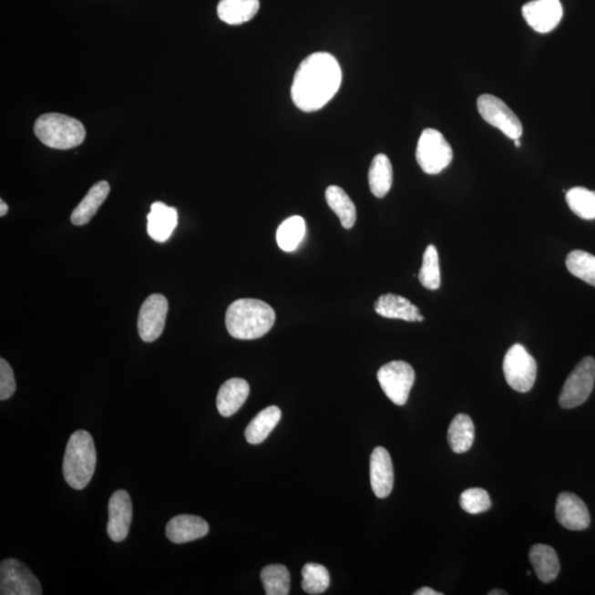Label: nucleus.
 I'll return each mask as SVG.
<instances>
[{
    "mask_svg": "<svg viewBox=\"0 0 595 595\" xmlns=\"http://www.w3.org/2000/svg\"><path fill=\"white\" fill-rule=\"evenodd\" d=\"M371 484L379 498H385L394 487V467L391 455L383 446L374 449L371 456Z\"/></svg>",
    "mask_w": 595,
    "mask_h": 595,
    "instance_id": "obj_15",
    "label": "nucleus"
},
{
    "mask_svg": "<svg viewBox=\"0 0 595 595\" xmlns=\"http://www.w3.org/2000/svg\"><path fill=\"white\" fill-rule=\"evenodd\" d=\"M0 594L41 595V584L30 569L17 559H6L0 565Z\"/></svg>",
    "mask_w": 595,
    "mask_h": 595,
    "instance_id": "obj_9",
    "label": "nucleus"
},
{
    "mask_svg": "<svg viewBox=\"0 0 595 595\" xmlns=\"http://www.w3.org/2000/svg\"><path fill=\"white\" fill-rule=\"evenodd\" d=\"M325 200L330 209L338 215L342 226L350 230L356 222V208L344 189L331 186L326 189Z\"/></svg>",
    "mask_w": 595,
    "mask_h": 595,
    "instance_id": "obj_26",
    "label": "nucleus"
},
{
    "mask_svg": "<svg viewBox=\"0 0 595 595\" xmlns=\"http://www.w3.org/2000/svg\"><path fill=\"white\" fill-rule=\"evenodd\" d=\"M15 392V381L12 366L6 360H0V399L6 400Z\"/></svg>",
    "mask_w": 595,
    "mask_h": 595,
    "instance_id": "obj_34",
    "label": "nucleus"
},
{
    "mask_svg": "<svg viewBox=\"0 0 595 595\" xmlns=\"http://www.w3.org/2000/svg\"><path fill=\"white\" fill-rule=\"evenodd\" d=\"M566 265L573 276L595 287V256L583 251H573L567 256Z\"/></svg>",
    "mask_w": 595,
    "mask_h": 595,
    "instance_id": "obj_30",
    "label": "nucleus"
},
{
    "mask_svg": "<svg viewBox=\"0 0 595 595\" xmlns=\"http://www.w3.org/2000/svg\"><path fill=\"white\" fill-rule=\"evenodd\" d=\"M303 589L309 594H321L330 587L328 569L319 563H307L303 569Z\"/></svg>",
    "mask_w": 595,
    "mask_h": 595,
    "instance_id": "obj_32",
    "label": "nucleus"
},
{
    "mask_svg": "<svg viewBox=\"0 0 595 595\" xmlns=\"http://www.w3.org/2000/svg\"><path fill=\"white\" fill-rule=\"evenodd\" d=\"M342 70L338 60L326 52H317L300 63L292 87L293 104L303 112L325 107L338 93Z\"/></svg>",
    "mask_w": 595,
    "mask_h": 595,
    "instance_id": "obj_1",
    "label": "nucleus"
},
{
    "mask_svg": "<svg viewBox=\"0 0 595 595\" xmlns=\"http://www.w3.org/2000/svg\"><path fill=\"white\" fill-rule=\"evenodd\" d=\"M415 159L424 172L438 175L449 167L454 159V151L440 131L426 128L420 135Z\"/></svg>",
    "mask_w": 595,
    "mask_h": 595,
    "instance_id": "obj_5",
    "label": "nucleus"
},
{
    "mask_svg": "<svg viewBox=\"0 0 595 595\" xmlns=\"http://www.w3.org/2000/svg\"><path fill=\"white\" fill-rule=\"evenodd\" d=\"M276 314L270 304L257 299H240L226 312L225 324L237 340H256L271 331Z\"/></svg>",
    "mask_w": 595,
    "mask_h": 595,
    "instance_id": "obj_2",
    "label": "nucleus"
},
{
    "mask_svg": "<svg viewBox=\"0 0 595 595\" xmlns=\"http://www.w3.org/2000/svg\"><path fill=\"white\" fill-rule=\"evenodd\" d=\"M374 309L383 318L404 320L408 323H423L425 320L419 309L412 302L394 293L383 294L379 297Z\"/></svg>",
    "mask_w": 595,
    "mask_h": 595,
    "instance_id": "obj_18",
    "label": "nucleus"
},
{
    "mask_svg": "<svg viewBox=\"0 0 595 595\" xmlns=\"http://www.w3.org/2000/svg\"><path fill=\"white\" fill-rule=\"evenodd\" d=\"M8 213V205L5 203L4 200H0V217H5Z\"/></svg>",
    "mask_w": 595,
    "mask_h": 595,
    "instance_id": "obj_36",
    "label": "nucleus"
},
{
    "mask_svg": "<svg viewBox=\"0 0 595 595\" xmlns=\"http://www.w3.org/2000/svg\"><path fill=\"white\" fill-rule=\"evenodd\" d=\"M178 225V212L175 208L168 207L162 202L151 205V210L147 217V231L152 240L158 243H165L170 239Z\"/></svg>",
    "mask_w": 595,
    "mask_h": 595,
    "instance_id": "obj_17",
    "label": "nucleus"
},
{
    "mask_svg": "<svg viewBox=\"0 0 595 595\" xmlns=\"http://www.w3.org/2000/svg\"><path fill=\"white\" fill-rule=\"evenodd\" d=\"M209 531V524L199 516L179 515L167 524L166 535L175 544H186L203 539Z\"/></svg>",
    "mask_w": 595,
    "mask_h": 595,
    "instance_id": "obj_16",
    "label": "nucleus"
},
{
    "mask_svg": "<svg viewBox=\"0 0 595 595\" xmlns=\"http://www.w3.org/2000/svg\"><path fill=\"white\" fill-rule=\"evenodd\" d=\"M415 595H442L441 592H436L431 588H421L418 591L415 592Z\"/></svg>",
    "mask_w": 595,
    "mask_h": 595,
    "instance_id": "obj_35",
    "label": "nucleus"
},
{
    "mask_svg": "<svg viewBox=\"0 0 595 595\" xmlns=\"http://www.w3.org/2000/svg\"><path fill=\"white\" fill-rule=\"evenodd\" d=\"M556 518L563 528L570 530L587 529L591 523L587 505L576 494L568 492L558 497Z\"/></svg>",
    "mask_w": 595,
    "mask_h": 595,
    "instance_id": "obj_14",
    "label": "nucleus"
},
{
    "mask_svg": "<svg viewBox=\"0 0 595 595\" xmlns=\"http://www.w3.org/2000/svg\"><path fill=\"white\" fill-rule=\"evenodd\" d=\"M110 187L108 181H99L89 189L81 203L73 210L71 222L76 226L86 225L91 221L108 199Z\"/></svg>",
    "mask_w": 595,
    "mask_h": 595,
    "instance_id": "obj_20",
    "label": "nucleus"
},
{
    "mask_svg": "<svg viewBox=\"0 0 595 595\" xmlns=\"http://www.w3.org/2000/svg\"><path fill=\"white\" fill-rule=\"evenodd\" d=\"M249 383L243 378H231L221 386L217 406L223 417L235 415L246 402L250 395Z\"/></svg>",
    "mask_w": 595,
    "mask_h": 595,
    "instance_id": "obj_19",
    "label": "nucleus"
},
{
    "mask_svg": "<svg viewBox=\"0 0 595 595\" xmlns=\"http://www.w3.org/2000/svg\"><path fill=\"white\" fill-rule=\"evenodd\" d=\"M477 109L486 122L501 130L508 138L519 139L523 134L519 118L501 98L484 94L477 99Z\"/></svg>",
    "mask_w": 595,
    "mask_h": 595,
    "instance_id": "obj_10",
    "label": "nucleus"
},
{
    "mask_svg": "<svg viewBox=\"0 0 595 595\" xmlns=\"http://www.w3.org/2000/svg\"><path fill=\"white\" fill-rule=\"evenodd\" d=\"M368 184L374 196L378 199L385 197L392 189L393 167L386 155L379 154L374 158L368 171Z\"/></svg>",
    "mask_w": 595,
    "mask_h": 595,
    "instance_id": "obj_25",
    "label": "nucleus"
},
{
    "mask_svg": "<svg viewBox=\"0 0 595 595\" xmlns=\"http://www.w3.org/2000/svg\"><path fill=\"white\" fill-rule=\"evenodd\" d=\"M595 383V361L584 357L567 378L559 397L562 408L572 409L581 406L591 395Z\"/></svg>",
    "mask_w": 595,
    "mask_h": 595,
    "instance_id": "obj_8",
    "label": "nucleus"
},
{
    "mask_svg": "<svg viewBox=\"0 0 595 595\" xmlns=\"http://www.w3.org/2000/svg\"><path fill=\"white\" fill-rule=\"evenodd\" d=\"M515 144H516V147H519L520 146V141L518 139H515Z\"/></svg>",
    "mask_w": 595,
    "mask_h": 595,
    "instance_id": "obj_38",
    "label": "nucleus"
},
{
    "mask_svg": "<svg viewBox=\"0 0 595 595\" xmlns=\"http://www.w3.org/2000/svg\"><path fill=\"white\" fill-rule=\"evenodd\" d=\"M474 438H476V429L472 419L465 414L456 415L447 429V442L452 451L456 454H465L471 449Z\"/></svg>",
    "mask_w": 595,
    "mask_h": 595,
    "instance_id": "obj_24",
    "label": "nucleus"
},
{
    "mask_svg": "<svg viewBox=\"0 0 595 595\" xmlns=\"http://www.w3.org/2000/svg\"><path fill=\"white\" fill-rule=\"evenodd\" d=\"M412 365L404 361H393L379 368L377 379L383 392L397 406L407 403L415 383Z\"/></svg>",
    "mask_w": 595,
    "mask_h": 595,
    "instance_id": "obj_7",
    "label": "nucleus"
},
{
    "mask_svg": "<svg viewBox=\"0 0 595 595\" xmlns=\"http://www.w3.org/2000/svg\"><path fill=\"white\" fill-rule=\"evenodd\" d=\"M529 559L540 581L549 583L559 575V559L552 547L541 544L531 547Z\"/></svg>",
    "mask_w": 595,
    "mask_h": 595,
    "instance_id": "obj_21",
    "label": "nucleus"
},
{
    "mask_svg": "<svg viewBox=\"0 0 595 595\" xmlns=\"http://www.w3.org/2000/svg\"><path fill=\"white\" fill-rule=\"evenodd\" d=\"M34 130L42 144L60 150L76 149L87 137L86 128L80 120L57 113L40 116L36 120Z\"/></svg>",
    "mask_w": 595,
    "mask_h": 595,
    "instance_id": "obj_4",
    "label": "nucleus"
},
{
    "mask_svg": "<svg viewBox=\"0 0 595 595\" xmlns=\"http://www.w3.org/2000/svg\"><path fill=\"white\" fill-rule=\"evenodd\" d=\"M169 309L168 300L162 294H151L142 303L138 317V332L142 341L150 344L162 334Z\"/></svg>",
    "mask_w": 595,
    "mask_h": 595,
    "instance_id": "obj_11",
    "label": "nucleus"
},
{
    "mask_svg": "<svg viewBox=\"0 0 595 595\" xmlns=\"http://www.w3.org/2000/svg\"><path fill=\"white\" fill-rule=\"evenodd\" d=\"M260 6V0H221L218 15L224 23L239 26L254 18Z\"/></svg>",
    "mask_w": 595,
    "mask_h": 595,
    "instance_id": "obj_22",
    "label": "nucleus"
},
{
    "mask_svg": "<svg viewBox=\"0 0 595 595\" xmlns=\"http://www.w3.org/2000/svg\"><path fill=\"white\" fill-rule=\"evenodd\" d=\"M567 203L573 213L583 220L595 219V192L586 188H573L567 192Z\"/></svg>",
    "mask_w": 595,
    "mask_h": 595,
    "instance_id": "obj_29",
    "label": "nucleus"
},
{
    "mask_svg": "<svg viewBox=\"0 0 595 595\" xmlns=\"http://www.w3.org/2000/svg\"><path fill=\"white\" fill-rule=\"evenodd\" d=\"M305 221L302 217H292L284 221L277 230L276 239L278 246L283 251H296L305 235Z\"/></svg>",
    "mask_w": 595,
    "mask_h": 595,
    "instance_id": "obj_27",
    "label": "nucleus"
},
{
    "mask_svg": "<svg viewBox=\"0 0 595 595\" xmlns=\"http://www.w3.org/2000/svg\"><path fill=\"white\" fill-rule=\"evenodd\" d=\"M267 595H287L291 592V573L282 565H270L261 573Z\"/></svg>",
    "mask_w": 595,
    "mask_h": 595,
    "instance_id": "obj_28",
    "label": "nucleus"
},
{
    "mask_svg": "<svg viewBox=\"0 0 595 595\" xmlns=\"http://www.w3.org/2000/svg\"><path fill=\"white\" fill-rule=\"evenodd\" d=\"M97 459L92 436L86 430L76 431L68 439L63 460V476L68 486L86 488L94 476Z\"/></svg>",
    "mask_w": 595,
    "mask_h": 595,
    "instance_id": "obj_3",
    "label": "nucleus"
},
{
    "mask_svg": "<svg viewBox=\"0 0 595 595\" xmlns=\"http://www.w3.org/2000/svg\"><path fill=\"white\" fill-rule=\"evenodd\" d=\"M282 419V410L277 406H270L262 410L245 430V438L251 445H260L267 439L272 431Z\"/></svg>",
    "mask_w": 595,
    "mask_h": 595,
    "instance_id": "obj_23",
    "label": "nucleus"
},
{
    "mask_svg": "<svg viewBox=\"0 0 595 595\" xmlns=\"http://www.w3.org/2000/svg\"><path fill=\"white\" fill-rule=\"evenodd\" d=\"M460 505L468 514H480L491 508L492 502L486 489L474 487L461 494Z\"/></svg>",
    "mask_w": 595,
    "mask_h": 595,
    "instance_id": "obj_33",
    "label": "nucleus"
},
{
    "mask_svg": "<svg viewBox=\"0 0 595 595\" xmlns=\"http://www.w3.org/2000/svg\"><path fill=\"white\" fill-rule=\"evenodd\" d=\"M419 282L429 291H436L441 286L439 255L435 245H429L424 254L423 266L419 272Z\"/></svg>",
    "mask_w": 595,
    "mask_h": 595,
    "instance_id": "obj_31",
    "label": "nucleus"
},
{
    "mask_svg": "<svg viewBox=\"0 0 595 595\" xmlns=\"http://www.w3.org/2000/svg\"><path fill=\"white\" fill-rule=\"evenodd\" d=\"M507 592H504L503 590H492L491 592H488V595H507Z\"/></svg>",
    "mask_w": 595,
    "mask_h": 595,
    "instance_id": "obj_37",
    "label": "nucleus"
},
{
    "mask_svg": "<svg viewBox=\"0 0 595 595\" xmlns=\"http://www.w3.org/2000/svg\"><path fill=\"white\" fill-rule=\"evenodd\" d=\"M108 516L109 539L115 542L125 540L133 519V504L128 492L120 489L112 495L108 503Z\"/></svg>",
    "mask_w": 595,
    "mask_h": 595,
    "instance_id": "obj_13",
    "label": "nucleus"
},
{
    "mask_svg": "<svg viewBox=\"0 0 595 595\" xmlns=\"http://www.w3.org/2000/svg\"><path fill=\"white\" fill-rule=\"evenodd\" d=\"M505 378L516 392L528 393L533 388L537 377V363L521 344H514L505 355L503 363Z\"/></svg>",
    "mask_w": 595,
    "mask_h": 595,
    "instance_id": "obj_6",
    "label": "nucleus"
},
{
    "mask_svg": "<svg viewBox=\"0 0 595 595\" xmlns=\"http://www.w3.org/2000/svg\"><path fill=\"white\" fill-rule=\"evenodd\" d=\"M521 12L526 23L540 34L554 30L563 15L560 0H533L524 5Z\"/></svg>",
    "mask_w": 595,
    "mask_h": 595,
    "instance_id": "obj_12",
    "label": "nucleus"
}]
</instances>
